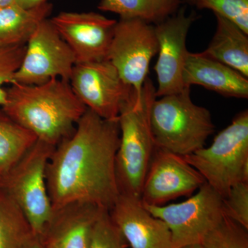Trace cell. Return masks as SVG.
<instances>
[{"mask_svg": "<svg viewBox=\"0 0 248 248\" xmlns=\"http://www.w3.org/2000/svg\"><path fill=\"white\" fill-rule=\"evenodd\" d=\"M120 141L118 119L104 120L86 110L71 136L55 146L47 164L53 210L80 202L110 211L120 195L115 175Z\"/></svg>", "mask_w": 248, "mask_h": 248, "instance_id": "6da1fadb", "label": "cell"}, {"mask_svg": "<svg viewBox=\"0 0 248 248\" xmlns=\"http://www.w3.org/2000/svg\"><path fill=\"white\" fill-rule=\"evenodd\" d=\"M10 85L3 111L37 140L55 147L71 136L88 109L65 80L55 78L39 85L14 81Z\"/></svg>", "mask_w": 248, "mask_h": 248, "instance_id": "7a4b0ae2", "label": "cell"}, {"mask_svg": "<svg viewBox=\"0 0 248 248\" xmlns=\"http://www.w3.org/2000/svg\"><path fill=\"white\" fill-rule=\"evenodd\" d=\"M156 88L147 78L141 96L124 104L118 117L120 146L115 156V175L120 195L141 200L142 187L156 149L151 124Z\"/></svg>", "mask_w": 248, "mask_h": 248, "instance_id": "3957f363", "label": "cell"}, {"mask_svg": "<svg viewBox=\"0 0 248 248\" xmlns=\"http://www.w3.org/2000/svg\"><path fill=\"white\" fill-rule=\"evenodd\" d=\"M155 99L151 124L156 148L186 156L205 146L215 125L208 109L197 105L190 97V87Z\"/></svg>", "mask_w": 248, "mask_h": 248, "instance_id": "277c9868", "label": "cell"}, {"mask_svg": "<svg viewBox=\"0 0 248 248\" xmlns=\"http://www.w3.org/2000/svg\"><path fill=\"white\" fill-rule=\"evenodd\" d=\"M183 157L223 199L235 184L248 182L247 109L235 116L210 146Z\"/></svg>", "mask_w": 248, "mask_h": 248, "instance_id": "5b68a950", "label": "cell"}, {"mask_svg": "<svg viewBox=\"0 0 248 248\" xmlns=\"http://www.w3.org/2000/svg\"><path fill=\"white\" fill-rule=\"evenodd\" d=\"M55 148L37 140L0 186L22 210L32 233L37 236L42 234L53 213L46 170Z\"/></svg>", "mask_w": 248, "mask_h": 248, "instance_id": "8992f818", "label": "cell"}, {"mask_svg": "<svg viewBox=\"0 0 248 248\" xmlns=\"http://www.w3.org/2000/svg\"><path fill=\"white\" fill-rule=\"evenodd\" d=\"M143 205L153 217L169 227L174 248L201 244L204 236L225 217L223 197L206 182L185 202Z\"/></svg>", "mask_w": 248, "mask_h": 248, "instance_id": "52a82bcc", "label": "cell"}, {"mask_svg": "<svg viewBox=\"0 0 248 248\" xmlns=\"http://www.w3.org/2000/svg\"><path fill=\"white\" fill-rule=\"evenodd\" d=\"M157 51L155 25L140 19L120 18L114 29L107 60L140 97L150 63Z\"/></svg>", "mask_w": 248, "mask_h": 248, "instance_id": "ba28073f", "label": "cell"}, {"mask_svg": "<svg viewBox=\"0 0 248 248\" xmlns=\"http://www.w3.org/2000/svg\"><path fill=\"white\" fill-rule=\"evenodd\" d=\"M76 63L71 48L50 19H46L26 44L15 81L27 85L42 84L55 78L69 81Z\"/></svg>", "mask_w": 248, "mask_h": 248, "instance_id": "9c48e42d", "label": "cell"}, {"mask_svg": "<svg viewBox=\"0 0 248 248\" xmlns=\"http://www.w3.org/2000/svg\"><path fill=\"white\" fill-rule=\"evenodd\" d=\"M73 92L89 110L104 120H117L136 94L108 60L76 63L69 79Z\"/></svg>", "mask_w": 248, "mask_h": 248, "instance_id": "30bf717a", "label": "cell"}, {"mask_svg": "<svg viewBox=\"0 0 248 248\" xmlns=\"http://www.w3.org/2000/svg\"><path fill=\"white\" fill-rule=\"evenodd\" d=\"M196 20L195 13L187 14L186 8L181 6L177 13L155 25L158 42V59L155 66L158 82L156 98L181 92L187 87L183 81L189 53L186 40Z\"/></svg>", "mask_w": 248, "mask_h": 248, "instance_id": "8fae6325", "label": "cell"}, {"mask_svg": "<svg viewBox=\"0 0 248 248\" xmlns=\"http://www.w3.org/2000/svg\"><path fill=\"white\" fill-rule=\"evenodd\" d=\"M205 183L183 156L156 148L143 182L141 201L144 205H164L178 197H190Z\"/></svg>", "mask_w": 248, "mask_h": 248, "instance_id": "7c38bea8", "label": "cell"}, {"mask_svg": "<svg viewBox=\"0 0 248 248\" xmlns=\"http://www.w3.org/2000/svg\"><path fill=\"white\" fill-rule=\"evenodd\" d=\"M76 63L107 60L117 20L97 13L62 12L50 19Z\"/></svg>", "mask_w": 248, "mask_h": 248, "instance_id": "4fadbf2b", "label": "cell"}, {"mask_svg": "<svg viewBox=\"0 0 248 248\" xmlns=\"http://www.w3.org/2000/svg\"><path fill=\"white\" fill-rule=\"evenodd\" d=\"M109 214L132 248H174L169 227L153 217L140 199L120 195Z\"/></svg>", "mask_w": 248, "mask_h": 248, "instance_id": "5bb4252c", "label": "cell"}, {"mask_svg": "<svg viewBox=\"0 0 248 248\" xmlns=\"http://www.w3.org/2000/svg\"><path fill=\"white\" fill-rule=\"evenodd\" d=\"M105 210L80 202L54 209L50 221L38 236L45 248H88L93 228Z\"/></svg>", "mask_w": 248, "mask_h": 248, "instance_id": "9a60e30c", "label": "cell"}, {"mask_svg": "<svg viewBox=\"0 0 248 248\" xmlns=\"http://www.w3.org/2000/svg\"><path fill=\"white\" fill-rule=\"evenodd\" d=\"M183 81L186 86L199 85L226 97L248 99V78L224 63L201 53L189 52Z\"/></svg>", "mask_w": 248, "mask_h": 248, "instance_id": "2e32d148", "label": "cell"}, {"mask_svg": "<svg viewBox=\"0 0 248 248\" xmlns=\"http://www.w3.org/2000/svg\"><path fill=\"white\" fill-rule=\"evenodd\" d=\"M217 27L211 42L202 55L248 78V34L231 21L217 16Z\"/></svg>", "mask_w": 248, "mask_h": 248, "instance_id": "e0dca14e", "label": "cell"}, {"mask_svg": "<svg viewBox=\"0 0 248 248\" xmlns=\"http://www.w3.org/2000/svg\"><path fill=\"white\" fill-rule=\"evenodd\" d=\"M52 9L53 6L49 2L29 9L16 3L0 8V46L25 45Z\"/></svg>", "mask_w": 248, "mask_h": 248, "instance_id": "ac0fdd59", "label": "cell"}, {"mask_svg": "<svg viewBox=\"0 0 248 248\" xmlns=\"http://www.w3.org/2000/svg\"><path fill=\"white\" fill-rule=\"evenodd\" d=\"M33 133L0 112V186L37 141Z\"/></svg>", "mask_w": 248, "mask_h": 248, "instance_id": "d6986e66", "label": "cell"}, {"mask_svg": "<svg viewBox=\"0 0 248 248\" xmlns=\"http://www.w3.org/2000/svg\"><path fill=\"white\" fill-rule=\"evenodd\" d=\"M182 0H101L98 9L122 19H140L156 25L177 12Z\"/></svg>", "mask_w": 248, "mask_h": 248, "instance_id": "ffe728a7", "label": "cell"}, {"mask_svg": "<svg viewBox=\"0 0 248 248\" xmlns=\"http://www.w3.org/2000/svg\"><path fill=\"white\" fill-rule=\"evenodd\" d=\"M32 234L22 210L0 187V248H22Z\"/></svg>", "mask_w": 248, "mask_h": 248, "instance_id": "44dd1931", "label": "cell"}, {"mask_svg": "<svg viewBox=\"0 0 248 248\" xmlns=\"http://www.w3.org/2000/svg\"><path fill=\"white\" fill-rule=\"evenodd\" d=\"M248 229L226 216L204 236L203 248H248Z\"/></svg>", "mask_w": 248, "mask_h": 248, "instance_id": "7402d4cb", "label": "cell"}, {"mask_svg": "<svg viewBox=\"0 0 248 248\" xmlns=\"http://www.w3.org/2000/svg\"><path fill=\"white\" fill-rule=\"evenodd\" d=\"M193 6L213 11L248 34V0H194Z\"/></svg>", "mask_w": 248, "mask_h": 248, "instance_id": "603a6c76", "label": "cell"}, {"mask_svg": "<svg viewBox=\"0 0 248 248\" xmlns=\"http://www.w3.org/2000/svg\"><path fill=\"white\" fill-rule=\"evenodd\" d=\"M88 248H127L126 241L107 210L94 225Z\"/></svg>", "mask_w": 248, "mask_h": 248, "instance_id": "cb8c5ba5", "label": "cell"}, {"mask_svg": "<svg viewBox=\"0 0 248 248\" xmlns=\"http://www.w3.org/2000/svg\"><path fill=\"white\" fill-rule=\"evenodd\" d=\"M26 45L1 46H0V107H4L7 99L5 86L15 81L14 76L22 62Z\"/></svg>", "mask_w": 248, "mask_h": 248, "instance_id": "d4e9b609", "label": "cell"}, {"mask_svg": "<svg viewBox=\"0 0 248 248\" xmlns=\"http://www.w3.org/2000/svg\"><path fill=\"white\" fill-rule=\"evenodd\" d=\"M223 202L225 216L248 230V182L233 186Z\"/></svg>", "mask_w": 248, "mask_h": 248, "instance_id": "484cf974", "label": "cell"}, {"mask_svg": "<svg viewBox=\"0 0 248 248\" xmlns=\"http://www.w3.org/2000/svg\"><path fill=\"white\" fill-rule=\"evenodd\" d=\"M48 2V0H16L15 3L24 9H32Z\"/></svg>", "mask_w": 248, "mask_h": 248, "instance_id": "4316f807", "label": "cell"}, {"mask_svg": "<svg viewBox=\"0 0 248 248\" xmlns=\"http://www.w3.org/2000/svg\"><path fill=\"white\" fill-rule=\"evenodd\" d=\"M22 248H45V247H44L40 237L32 233L27 241L24 243Z\"/></svg>", "mask_w": 248, "mask_h": 248, "instance_id": "83f0119b", "label": "cell"}, {"mask_svg": "<svg viewBox=\"0 0 248 248\" xmlns=\"http://www.w3.org/2000/svg\"><path fill=\"white\" fill-rule=\"evenodd\" d=\"M16 0H0V8L4 7V6H9V5L14 4Z\"/></svg>", "mask_w": 248, "mask_h": 248, "instance_id": "f1b7e54d", "label": "cell"}, {"mask_svg": "<svg viewBox=\"0 0 248 248\" xmlns=\"http://www.w3.org/2000/svg\"><path fill=\"white\" fill-rule=\"evenodd\" d=\"M179 248H203V247L201 244H192L188 245V246H184V247Z\"/></svg>", "mask_w": 248, "mask_h": 248, "instance_id": "f546056e", "label": "cell"}, {"mask_svg": "<svg viewBox=\"0 0 248 248\" xmlns=\"http://www.w3.org/2000/svg\"><path fill=\"white\" fill-rule=\"evenodd\" d=\"M182 1H186V2L187 3V4L192 5V6H193L194 0H182Z\"/></svg>", "mask_w": 248, "mask_h": 248, "instance_id": "4dcf8cb0", "label": "cell"}]
</instances>
